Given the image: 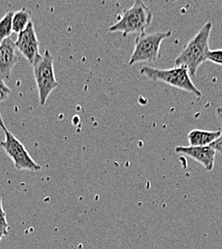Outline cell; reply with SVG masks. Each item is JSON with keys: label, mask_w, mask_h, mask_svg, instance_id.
Returning <instances> with one entry per match:
<instances>
[{"label": "cell", "mask_w": 222, "mask_h": 249, "mask_svg": "<svg viewBox=\"0 0 222 249\" xmlns=\"http://www.w3.org/2000/svg\"><path fill=\"white\" fill-rule=\"evenodd\" d=\"M212 29L213 23L206 22L174 60V65L185 67L190 77H194L200 65L206 62L207 54L210 51L209 41Z\"/></svg>", "instance_id": "obj_1"}, {"label": "cell", "mask_w": 222, "mask_h": 249, "mask_svg": "<svg viewBox=\"0 0 222 249\" xmlns=\"http://www.w3.org/2000/svg\"><path fill=\"white\" fill-rule=\"evenodd\" d=\"M153 13L150 8L141 0H136L133 5L123 11L119 20L108 28V32L122 33L125 37L136 34L138 36L145 33L152 23Z\"/></svg>", "instance_id": "obj_2"}, {"label": "cell", "mask_w": 222, "mask_h": 249, "mask_svg": "<svg viewBox=\"0 0 222 249\" xmlns=\"http://www.w3.org/2000/svg\"><path fill=\"white\" fill-rule=\"evenodd\" d=\"M140 74L152 81L161 82L191 93L197 99L202 97L201 91L192 83L190 74L185 67L174 66L171 69H159L152 66H143L140 70Z\"/></svg>", "instance_id": "obj_3"}, {"label": "cell", "mask_w": 222, "mask_h": 249, "mask_svg": "<svg viewBox=\"0 0 222 249\" xmlns=\"http://www.w3.org/2000/svg\"><path fill=\"white\" fill-rule=\"evenodd\" d=\"M33 67L39 104L40 106H44L50 94L60 86L55 76L54 58L48 49L44 51Z\"/></svg>", "instance_id": "obj_4"}, {"label": "cell", "mask_w": 222, "mask_h": 249, "mask_svg": "<svg viewBox=\"0 0 222 249\" xmlns=\"http://www.w3.org/2000/svg\"><path fill=\"white\" fill-rule=\"evenodd\" d=\"M171 32H156L152 34L144 33L135 39L134 50L128 64L133 65L139 62H155L159 58V50L164 39L170 37Z\"/></svg>", "instance_id": "obj_5"}, {"label": "cell", "mask_w": 222, "mask_h": 249, "mask_svg": "<svg viewBox=\"0 0 222 249\" xmlns=\"http://www.w3.org/2000/svg\"><path fill=\"white\" fill-rule=\"evenodd\" d=\"M2 129L5 133V140L0 141L1 147L9 156L16 169L20 171L36 172L41 170V167L34 160L26 150L25 146L6 127L4 124Z\"/></svg>", "instance_id": "obj_6"}, {"label": "cell", "mask_w": 222, "mask_h": 249, "mask_svg": "<svg viewBox=\"0 0 222 249\" xmlns=\"http://www.w3.org/2000/svg\"><path fill=\"white\" fill-rule=\"evenodd\" d=\"M15 44L17 50H18L32 65L41 56L39 53V41L32 21L23 31L17 35V39L15 41Z\"/></svg>", "instance_id": "obj_7"}, {"label": "cell", "mask_w": 222, "mask_h": 249, "mask_svg": "<svg viewBox=\"0 0 222 249\" xmlns=\"http://www.w3.org/2000/svg\"><path fill=\"white\" fill-rule=\"evenodd\" d=\"M175 153L181 156H188L204 167L207 172H211L215 166L217 152L211 147H184L175 148Z\"/></svg>", "instance_id": "obj_8"}, {"label": "cell", "mask_w": 222, "mask_h": 249, "mask_svg": "<svg viewBox=\"0 0 222 249\" xmlns=\"http://www.w3.org/2000/svg\"><path fill=\"white\" fill-rule=\"evenodd\" d=\"M19 61L17 50L10 37L0 42V78L9 80L15 65Z\"/></svg>", "instance_id": "obj_9"}, {"label": "cell", "mask_w": 222, "mask_h": 249, "mask_svg": "<svg viewBox=\"0 0 222 249\" xmlns=\"http://www.w3.org/2000/svg\"><path fill=\"white\" fill-rule=\"evenodd\" d=\"M222 130H205L192 129L188 133V142L190 147H206L211 146L222 135Z\"/></svg>", "instance_id": "obj_10"}, {"label": "cell", "mask_w": 222, "mask_h": 249, "mask_svg": "<svg viewBox=\"0 0 222 249\" xmlns=\"http://www.w3.org/2000/svg\"><path fill=\"white\" fill-rule=\"evenodd\" d=\"M31 14L26 9H21L13 16V33L19 34L23 31L31 22Z\"/></svg>", "instance_id": "obj_11"}, {"label": "cell", "mask_w": 222, "mask_h": 249, "mask_svg": "<svg viewBox=\"0 0 222 249\" xmlns=\"http://www.w3.org/2000/svg\"><path fill=\"white\" fill-rule=\"evenodd\" d=\"M13 16L14 12H8L0 19V41L10 37L13 34Z\"/></svg>", "instance_id": "obj_12"}, {"label": "cell", "mask_w": 222, "mask_h": 249, "mask_svg": "<svg viewBox=\"0 0 222 249\" xmlns=\"http://www.w3.org/2000/svg\"><path fill=\"white\" fill-rule=\"evenodd\" d=\"M9 229L10 225L7 220V215L3 209V199L0 196V242L5 236L8 235Z\"/></svg>", "instance_id": "obj_13"}, {"label": "cell", "mask_w": 222, "mask_h": 249, "mask_svg": "<svg viewBox=\"0 0 222 249\" xmlns=\"http://www.w3.org/2000/svg\"><path fill=\"white\" fill-rule=\"evenodd\" d=\"M206 61L222 65V49L217 50H210L207 54Z\"/></svg>", "instance_id": "obj_14"}, {"label": "cell", "mask_w": 222, "mask_h": 249, "mask_svg": "<svg viewBox=\"0 0 222 249\" xmlns=\"http://www.w3.org/2000/svg\"><path fill=\"white\" fill-rule=\"evenodd\" d=\"M12 90L10 88L5 84L4 80L0 78V103L7 101L11 95Z\"/></svg>", "instance_id": "obj_15"}, {"label": "cell", "mask_w": 222, "mask_h": 249, "mask_svg": "<svg viewBox=\"0 0 222 249\" xmlns=\"http://www.w3.org/2000/svg\"><path fill=\"white\" fill-rule=\"evenodd\" d=\"M211 147H212L216 152H218V153H220V154H222V135L220 136V138H219L216 142H214V143L211 145Z\"/></svg>", "instance_id": "obj_16"}, {"label": "cell", "mask_w": 222, "mask_h": 249, "mask_svg": "<svg viewBox=\"0 0 222 249\" xmlns=\"http://www.w3.org/2000/svg\"><path fill=\"white\" fill-rule=\"evenodd\" d=\"M216 113H217V116H218L219 121H220L221 124H222V107H219L217 108Z\"/></svg>", "instance_id": "obj_17"}, {"label": "cell", "mask_w": 222, "mask_h": 249, "mask_svg": "<svg viewBox=\"0 0 222 249\" xmlns=\"http://www.w3.org/2000/svg\"><path fill=\"white\" fill-rule=\"evenodd\" d=\"M4 125V122H3V120H2V117H1V114H0V127L2 128V126Z\"/></svg>", "instance_id": "obj_18"}, {"label": "cell", "mask_w": 222, "mask_h": 249, "mask_svg": "<svg viewBox=\"0 0 222 249\" xmlns=\"http://www.w3.org/2000/svg\"><path fill=\"white\" fill-rule=\"evenodd\" d=\"M0 42H1V41H0Z\"/></svg>", "instance_id": "obj_19"}]
</instances>
